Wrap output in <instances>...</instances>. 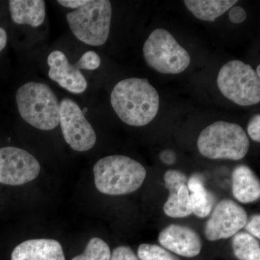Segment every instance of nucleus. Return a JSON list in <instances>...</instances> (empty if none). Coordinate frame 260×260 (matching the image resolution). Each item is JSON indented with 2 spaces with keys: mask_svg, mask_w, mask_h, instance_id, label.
I'll list each match as a JSON object with an SVG mask.
<instances>
[{
  "mask_svg": "<svg viewBox=\"0 0 260 260\" xmlns=\"http://www.w3.org/2000/svg\"><path fill=\"white\" fill-rule=\"evenodd\" d=\"M111 104L121 121L130 126L147 125L158 114L160 98L145 78L119 82L111 94Z\"/></svg>",
  "mask_w": 260,
  "mask_h": 260,
  "instance_id": "obj_1",
  "label": "nucleus"
},
{
  "mask_svg": "<svg viewBox=\"0 0 260 260\" xmlns=\"http://www.w3.org/2000/svg\"><path fill=\"white\" fill-rule=\"evenodd\" d=\"M94 180L103 194L122 195L138 190L146 177L145 167L125 155H109L93 167Z\"/></svg>",
  "mask_w": 260,
  "mask_h": 260,
  "instance_id": "obj_2",
  "label": "nucleus"
},
{
  "mask_svg": "<svg viewBox=\"0 0 260 260\" xmlns=\"http://www.w3.org/2000/svg\"><path fill=\"white\" fill-rule=\"evenodd\" d=\"M16 103L19 114L34 127L48 131L59 125V101L47 84H24L17 91Z\"/></svg>",
  "mask_w": 260,
  "mask_h": 260,
  "instance_id": "obj_3",
  "label": "nucleus"
},
{
  "mask_svg": "<svg viewBox=\"0 0 260 260\" xmlns=\"http://www.w3.org/2000/svg\"><path fill=\"white\" fill-rule=\"evenodd\" d=\"M198 146L206 158L239 160L246 156L250 143L242 126L219 121L202 131Z\"/></svg>",
  "mask_w": 260,
  "mask_h": 260,
  "instance_id": "obj_4",
  "label": "nucleus"
},
{
  "mask_svg": "<svg viewBox=\"0 0 260 260\" xmlns=\"http://www.w3.org/2000/svg\"><path fill=\"white\" fill-rule=\"evenodd\" d=\"M112 3L109 0L87 1L67 15L70 30L88 45L99 47L107 42L112 22Z\"/></svg>",
  "mask_w": 260,
  "mask_h": 260,
  "instance_id": "obj_5",
  "label": "nucleus"
},
{
  "mask_svg": "<svg viewBox=\"0 0 260 260\" xmlns=\"http://www.w3.org/2000/svg\"><path fill=\"white\" fill-rule=\"evenodd\" d=\"M217 85L222 94L242 107L255 105L260 102V79L249 64L232 60L219 72Z\"/></svg>",
  "mask_w": 260,
  "mask_h": 260,
  "instance_id": "obj_6",
  "label": "nucleus"
},
{
  "mask_svg": "<svg viewBox=\"0 0 260 260\" xmlns=\"http://www.w3.org/2000/svg\"><path fill=\"white\" fill-rule=\"evenodd\" d=\"M149 66L162 74H179L190 64V56L165 29L153 30L143 46Z\"/></svg>",
  "mask_w": 260,
  "mask_h": 260,
  "instance_id": "obj_7",
  "label": "nucleus"
},
{
  "mask_svg": "<svg viewBox=\"0 0 260 260\" xmlns=\"http://www.w3.org/2000/svg\"><path fill=\"white\" fill-rule=\"evenodd\" d=\"M59 124L65 141L75 151L93 148L96 143L95 130L79 106L68 98L59 103Z\"/></svg>",
  "mask_w": 260,
  "mask_h": 260,
  "instance_id": "obj_8",
  "label": "nucleus"
},
{
  "mask_svg": "<svg viewBox=\"0 0 260 260\" xmlns=\"http://www.w3.org/2000/svg\"><path fill=\"white\" fill-rule=\"evenodd\" d=\"M41 166L37 159L23 149L0 148V183L10 186L26 184L39 176Z\"/></svg>",
  "mask_w": 260,
  "mask_h": 260,
  "instance_id": "obj_9",
  "label": "nucleus"
},
{
  "mask_svg": "<svg viewBox=\"0 0 260 260\" xmlns=\"http://www.w3.org/2000/svg\"><path fill=\"white\" fill-rule=\"evenodd\" d=\"M246 210L232 200L219 202L205 226V235L209 241L234 237L247 223Z\"/></svg>",
  "mask_w": 260,
  "mask_h": 260,
  "instance_id": "obj_10",
  "label": "nucleus"
},
{
  "mask_svg": "<svg viewBox=\"0 0 260 260\" xmlns=\"http://www.w3.org/2000/svg\"><path fill=\"white\" fill-rule=\"evenodd\" d=\"M49 78L61 88L75 94L83 93L88 87L86 80L76 65L71 64L62 51H52L47 58Z\"/></svg>",
  "mask_w": 260,
  "mask_h": 260,
  "instance_id": "obj_11",
  "label": "nucleus"
},
{
  "mask_svg": "<svg viewBox=\"0 0 260 260\" xmlns=\"http://www.w3.org/2000/svg\"><path fill=\"white\" fill-rule=\"evenodd\" d=\"M158 240L164 249L185 257H194L201 251L202 242L199 235L190 228L184 225H169L159 234Z\"/></svg>",
  "mask_w": 260,
  "mask_h": 260,
  "instance_id": "obj_12",
  "label": "nucleus"
},
{
  "mask_svg": "<svg viewBox=\"0 0 260 260\" xmlns=\"http://www.w3.org/2000/svg\"><path fill=\"white\" fill-rule=\"evenodd\" d=\"M11 260H65L60 243L54 239L25 241L15 248Z\"/></svg>",
  "mask_w": 260,
  "mask_h": 260,
  "instance_id": "obj_13",
  "label": "nucleus"
},
{
  "mask_svg": "<svg viewBox=\"0 0 260 260\" xmlns=\"http://www.w3.org/2000/svg\"><path fill=\"white\" fill-rule=\"evenodd\" d=\"M232 191L242 203L255 202L260 197V182L256 174L246 166L236 167L232 173Z\"/></svg>",
  "mask_w": 260,
  "mask_h": 260,
  "instance_id": "obj_14",
  "label": "nucleus"
},
{
  "mask_svg": "<svg viewBox=\"0 0 260 260\" xmlns=\"http://www.w3.org/2000/svg\"><path fill=\"white\" fill-rule=\"evenodd\" d=\"M10 14L14 23L37 28L46 17L45 2L43 0H10Z\"/></svg>",
  "mask_w": 260,
  "mask_h": 260,
  "instance_id": "obj_15",
  "label": "nucleus"
},
{
  "mask_svg": "<svg viewBox=\"0 0 260 260\" xmlns=\"http://www.w3.org/2000/svg\"><path fill=\"white\" fill-rule=\"evenodd\" d=\"M186 186L188 190L191 192L189 198L192 213L202 218L209 215L215 204V198L205 187L203 178L194 174L188 179Z\"/></svg>",
  "mask_w": 260,
  "mask_h": 260,
  "instance_id": "obj_16",
  "label": "nucleus"
},
{
  "mask_svg": "<svg viewBox=\"0 0 260 260\" xmlns=\"http://www.w3.org/2000/svg\"><path fill=\"white\" fill-rule=\"evenodd\" d=\"M187 9L200 20L213 22L233 8L237 0H185Z\"/></svg>",
  "mask_w": 260,
  "mask_h": 260,
  "instance_id": "obj_17",
  "label": "nucleus"
},
{
  "mask_svg": "<svg viewBox=\"0 0 260 260\" xmlns=\"http://www.w3.org/2000/svg\"><path fill=\"white\" fill-rule=\"evenodd\" d=\"M234 255L239 260H260L259 241L251 234L238 232L233 237Z\"/></svg>",
  "mask_w": 260,
  "mask_h": 260,
  "instance_id": "obj_18",
  "label": "nucleus"
},
{
  "mask_svg": "<svg viewBox=\"0 0 260 260\" xmlns=\"http://www.w3.org/2000/svg\"><path fill=\"white\" fill-rule=\"evenodd\" d=\"M111 253L107 243L99 238H93L89 241L83 254L72 260H109Z\"/></svg>",
  "mask_w": 260,
  "mask_h": 260,
  "instance_id": "obj_19",
  "label": "nucleus"
},
{
  "mask_svg": "<svg viewBox=\"0 0 260 260\" xmlns=\"http://www.w3.org/2000/svg\"><path fill=\"white\" fill-rule=\"evenodd\" d=\"M140 260H180L167 249L155 244H143L138 248Z\"/></svg>",
  "mask_w": 260,
  "mask_h": 260,
  "instance_id": "obj_20",
  "label": "nucleus"
},
{
  "mask_svg": "<svg viewBox=\"0 0 260 260\" xmlns=\"http://www.w3.org/2000/svg\"><path fill=\"white\" fill-rule=\"evenodd\" d=\"M164 210L171 218H185L192 213L191 210L188 209L179 203L177 192H170L167 203L164 205Z\"/></svg>",
  "mask_w": 260,
  "mask_h": 260,
  "instance_id": "obj_21",
  "label": "nucleus"
},
{
  "mask_svg": "<svg viewBox=\"0 0 260 260\" xmlns=\"http://www.w3.org/2000/svg\"><path fill=\"white\" fill-rule=\"evenodd\" d=\"M188 179L184 173L177 170H169L164 175V182L170 192H177L181 186L186 185Z\"/></svg>",
  "mask_w": 260,
  "mask_h": 260,
  "instance_id": "obj_22",
  "label": "nucleus"
},
{
  "mask_svg": "<svg viewBox=\"0 0 260 260\" xmlns=\"http://www.w3.org/2000/svg\"><path fill=\"white\" fill-rule=\"evenodd\" d=\"M75 65L79 70H96L100 67L101 58L95 51H88L83 54Z\"/></svg>",
  "mask_w": 260,
  "mask_h": 260,
  "instance_id": "obj_23",
  "label": "nucleus"
},
{
  "mask_svg": "<svg viewBox=\"0 0 260 260\" xmlns=\"http://www.w3.org/2000/svg\"><path fill=\"white\" fill-rule=\"evenodd\" d=\"M109 260H140L131 248L128 246H118L111 253Z\"/></svg>",
  "mask_w": 260,
  "mask_h": 260,
  "instance_id": "obj_24",
  "label": "nucleus"
},
{
  "mask_svg": "<svg viewBox=\"0 0 260 260\" xmlns=\"http://www.w3.org/2000/svg\"><path fill=\"white\" fill-rule=\"evenodd\" d=\"M248 134L255 142H260V115L255 114L249 121L247 126Z\"/></svg>",
  "mask_w": 260,
  "mask_h": 260,
  "instance_id": "obj_25",
  "label": "nucleus"
},
{
  "mask_svg": "<svg viewBox=\"0 0 260 260\" xmlns=\"http://www.w3.org/2000/svg\"><path fill=\"white\" fill-rule=\"evenodd\" d=\"M246 230L250 233L254 237L260 239V215L259 214L253 215L250 220L246 223Z\"/></svg>",
  "mask_w": 260,
  "mask_h": 260,
  "instance_id": "obj_26",
  "label": "nucleus"
},
{
  "mask_svg": "<svg viewBox=\"0 0 260 260\" xmlns=\"http://www.w3.org/2000/svg\"><path fill=\"white\" fill-rule=\"evenodd\" d=\"M229 16L232 23L239 24L246 20V13L242 7H233L229 11Z\"/></svg>",
  "mask_w": 260,
  "mask_h": 260,
  "instance_id": "obj_27",
  "label": "nucleus"
},
{
  "mask_svg": "<svg viewBox=\"0 0 260 260\" xmlns=\"http://www.w3.org/2000/svg\"><path fill=\"white\" fill-rule=\"evenodd\" d=\"M88 0H59L57 3L64 8L78 9L87 3Z\"/></svg>",
  "mask_w": 260,
  "mask_h": 260,
  "instance_id": "obj_28",
  "label": "nucleus"
},
{
  "mask_svg": "<svg viewBox=\"0 0 260 260\" xmlns=\"http://www.w3.org/2000/svg\"><path fill=\"white\" fill-rule=\"evenodd\" d=\"M160 158L165 164H172L176 160L175 153L172 150H165L160 154Z\"/></svg>",
  "mask_w": 260,
  "mask_h": 260,
  "instance_id": "obj_29",
  "label": "nucleus"
},
{
  "mask_svg": "<svg viewBox=\"0 0 260 260\" xmlns=\"http://www.w3.org/2000/svg\"><path fill=\"white\" fill-rule=\"evenodd\" d=\"M7 42H8V36L5 29L0 27V52L6 47Z\"/></svg>",
  "mask_w": 260,
  "mask_h": 260,
  "instance_id": "obj_30",
  "label": "nucleus"
},
{
  "mask_svg": "<svg viewBox=\"0 0 260 260\" xmlns=\"http://www.w3.org/2000/svg\"><path fill=\"white\" fill-rule=\"evenodd\" d=\"M260 66L259 65H258L257 67H256V75H258V76H260Z\"/></svg>",
  "mask_w": 260,
  "mask_h": 260,
  "instance_id": "obj_31",
  "label": "nucleus"
},
{
  "mask_svg": "<svg viewBox=\"0 0 260 260\" xmlns=\"http://www.w3.org/2000/svg\"><path fill=\"white\" fill-rule=\"evenodd\" d=\"M87 111H88V109H87V108H85V109H84L83 110V114H85V113Z\"/></svg>",
  "mask_w": 260,
  "mask_h": 260,
  "instance_id": "obj_32",
  "label": "nucleus"
}]
</instances>
